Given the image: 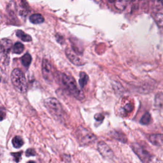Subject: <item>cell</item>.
<instances>
[{
  "instance_id": "52a82bcc",
  "label": "cell",
  "mask_w": 163,
  "mask_h": 163,
  "mask_svg": "<svg viewBox=\"0 0 163 163\" xmlns=\"http://www.w3.org/2000/svg\"><path fill=\"white\" fill-rule=\"evenodd\" d=\"M42 74L44 78L48 81L53 79V68L50 63L46 59H43L42 62Z\"/></svg>"
},
{
  "instance_id": "7402d4cb",
  "label": "cell",
  "mask_w": 163,
  "mask_h": 163,
  "mask_svg": "<svg viewBox=\"0 0 163 163\" xmlns=\"http://www.w3.org/2000/svg\"><path fill=\"white\" fill-rule=\"evenodd\" d=\"M22 154V152H15V153H12L11 155L14 157V160L16 162H19L21 160V156Z\"/></svg>"
},
{
  "instance_id": "3957f363",
  "label": "cell",
  "mask_w": 163,
  "mask_h": 163,
  "mask_svg": "<svg viewBox=\"0 0 163 163\" xmlns=\"http://www.w3.org/2000/svg\"><path fill=\"white\" fill-rule=\"evenodd\" d=\"M76 137L81 146L89 145L97 140V137L94 133L82 126H79L77 129Z\"/></svg>"
},
{
  "instance_id": "f1b7e54d",
  "label": "cell",
  "mask_w": 163,
  "mask_h": 163,
  "mask_svg": "<svg viewBox=\"0 0 163 163\" xmlns=\"http://www.w3.org/2000/svg\"><path fill=\"white\" fill-rule=\"evenodd\" d=\"M161 3H162V4L163 5V0H161Z\"/></svg>"
},
{
  "instance_id": "d4e9b609",
  "label": "cell",
  "mask_w": 163,
  "mask_h": 163,
  "mask_svg": "<svg viewBox=\"0 0 163 163\" xmlns=\"http://www.w3.org/2000/svg\"><path fill=\"white\" fill-rule=\"evenodd\" d=\"M56 40L58 41V42H59V43L63 44V43H65V39H64V38L62 35H60L58 34V35H56Z\"/></svg>"
},
{
  "instance_id": "4fadbf2b",
  "label": "cell",
  "mask_w": 163,
  "mask_h": 163,
  "mask_svg": "<svg viewBox=\"0 0 163 163\" xmlns=\"http://www.w3.org/2000/svg\"><path fill=\"white\" fill-rule=\"evenodd\" d=\"M30 20L34 24H40L44 22V17L39 14H33L30 17Z\"/></svg>"
},
{
  "instance_id": "44dd1931",
  "label": "cell",
  "mask_w": 163,
  "mask_h": 163,
  "mask_svg": "<svg viewBox=\"0 0 163 163\" xmlns=\"http://www.w3.org/2000/svg\"><path fill=\"white\" fill-rule=\"evenodd\" d=\"M115 5L117 9L122 10L126 8V3L124 0H116Z\"/></svg>"
},
{
  "instance_id": "1f68e13d",
  "label": "cell",
  "mask_w": 163,
  "mask_h": 163,
  "mask_svg": "<svg viewBox=\"0 0 163 163\" xmlns=\"http://www.w3.org/2000/svg\"><path fill=\"white\" fill-rule=\"evenodd\" d=\"M0 81H1V78H0Z\"/></svg>"
},
{
  "instance_id": "603a6c76",
  "label": "cell",
  "mask_w": 163,
  "mask_h": 163,
  "mask_svg": "<svg viewBox=\"0 0 163 163\" xmlns=\"http://www.w3.org/2000/svg\"><path fill=\"white\" fill-rule=\"evenodd\" d=\"M133 105L131 103H127L126 104L124 108H123V110L125 112V113H129L131 112L132 110H133Z\"/></svg>"
},
{
  "instance_id": "4dcf8cb0",
  "label": "cell",
  "mask_w": 163,
  "mask_h": 163,
  "mask_svg": "<svg viewBox=\"0 0 163 163\" xmlns=\"http://www.w3.org/2000/svg\"><path fill=\"white\" fill-rule=\"evenodd\" d=\"M132 2H134V1H135V0H132Z\"/></svg>"
},
{
  "instance_id": "484cf974",
  "label": "cell",
  "mask_w": 163,
  "mask_h": 163,
  "mask_svg": "<svg viewBox=\"0 0 163 163\" xmlns=\"http://www.w3.org/2000/svg\"><path fill=\"white\" fill-rule=\"evenodd\" d=\"M104 117L103 114H96L94 115V119L97 121H102L104 119Z\"/></svg>"
},
{
  "instance_id": "8992f818",
  "label": "cell",
  "mask_w": 163,
  "mask_h": 163,
  "mask_svg": "<svg viewBox=\"0 0 163 163\" xmlns=\"http://www.w3.org/2000/svg\"><path fill=\"white\" fill-rule=\"evenodd\" d=\"M98 150L100 154L106 159H112L114 154L111 148L104 142H99L98 143Z\"/></svg>"
},
{
  "instance_id": "e0dca14e",
  "label": "cell",
  "mask_w": 163,
  "mask_h": 163,
  "mask_svg": "<svg viewBox=\"0 0 163 163\" xmlns=\"http://www.w3.org/2000/svg\"><path fill=\"white\" fill-rule=\"evenodd\" d=\"M155 105L159 108L163 107V93H159L155 97Z\"/></svg>"
},
{
  "instance_id": "ba28073f",
  "label": "cell",
  "mask_w": 163,
  "mask_h": 163,
  "mask_svg": "<svg viewBox=\"0 0 163 163\" xmlns=\"http://www.w3.org/2000/svg\"><path fill=\"white\" fill-rule=\"evenodd\" d=\"M65 53L68 59L73 65L76 66H82L84 65V62L79 57V55L76 53L71 48H67L65 50Z\"/></svg>"
},
{
  "instance_id": "d6986e66",
  "label": "cell",
  "mask_w": 163,
  "mask_h": 163,
  "mask_svg": "<svg viewBox=\"0 0 163 163\" xmlns=\"http://www.w3.org/2000/svg\"><path fill=\"white\" fill-rule=\"evenodd\" d=\"M151 121V115L149 112H146L140 119V123L142 125H148Z\"/></svg>"
},
{
  "instance_id": "ffe728a7",
  "label": "cell",
  "mask_w": 163,
  "mask_h": 163,
  "mask_svg": "<svg viewBox=\"0 0 163 163\" xmlns=\"http://www.w3.org/2000/svg\"><path fill=\"white\" fill-rule=\"evenodd\" d=\"M155 20L157 24L162 28L163 27V14L158 13L155 16Z\"/></svg>"
},
{
  "instance_id": "9a60e30c",
  "label": "cell",
  "mask_w": 163,
  "mask_h": 163,
  "mask_svg": "<svg viewBox=\"0 0 163 163\" xmlns=\"http://www.w3.org/2000/svg\"><path fill=\"white\" fill-rule=\"evenodd\" d=\"M31 61H32L31 56L28 53L24 54L21 58L22 64L26 68H28L30 66Z\"/></svg>"
},
{
  "instance_id": "83f0119b",
  "label": "cell",
  "mask_w": 163,
  "mask_h": 163,
  "mask_svg": "<svg viewBox=\"0 0 163 163\" xmlns=\"http://www.w3.org/2000/svg\"><path fill=\"white\" fill-rule=\"evenodd\" d=\"M28 163H36L35 161H33V160H30L29 162H28Z\"/></svg>"
},
{
  "instance_id": "277c9868",
  "label": "cell",
  "mask_w": 163,
  "mask_h": 163,
  "mask_svg": "<svg viewBox=\"0 0 163 163\" xmlns=\"http://www.w3.org/2000/svg\"><path fill=\"white\" fill-rule=\"evenodd\" d=\"M44 104L50 113L57 118L62 116L63 108L59 101L54 98H49L45 100Z\"/></svg>"
},
{
  "instance_id": "5b68a950",
  "label": "cell",
  "mask_w": 163,
  "mask_h": 163,
  "mask_svg": "<svg viewBox=\"0 0 163 163\" xmlns=\"http://www.w3.org/2000/svg\"><path fill=\"white\" fill-rule=\"evenodd\" d=\"M131 147L134 154L138 156L142 163H150L151 160L150 154L138 143H133Z\"/></svg>"
},
{
  "instance_id": "4316f807",
  "label": "cell",
  "mask_w": 163,
  "mask_h": 163,
  "mask_svg": "<svg viewBox=\"0 0 163 163\" xmlns=\"http://www.w3.org/2000/svg\"><path fill=\"white\" fill-rule=\"evenodd\" d=\"M5 116H6L5 113L4 112H3V111L0 110V121H3L5 119Z\"/></svg>"
},
{
  "instance_id": "7a4b0ae2",
  "label": "cell",
  "mask_w": 163,
  "mask_h": 163,
  "mask_svg": "<svg viewBox=\"0 0 163 163\" xmlns=\"http://www.w3.org/2000/svg\"><path fill=\"white\" fill-rule=\"evenodd\" d=\"M11 80L15 89L20 93L27 91L28 84L24 73L19 68L14 69L11 74Z\"/></svg>"
},
{
  "instance_id": "7c38bea8",
  "label": "cell",
  "mask_w": 163,
  "mask_h": 163,
  "mask_svg": "<svg viewBox=\"0 0 163 163\" xmlns=\"http://www.w3.org/2000/svg\"><path fill=\"white\" fill-rule=\"evenodd\" d=\"M89 81V76L85 72L81 71L80 73V78H79V86L81 89H83L87 84Z\"/></svg>"
},
{
  "instance_id": "2e32d148",
  "label": "cell",
  "mask_w": 163,
  "mask_h": 163,
  "mask_svg": "<svg viewBox=\"0 0 163 163\" xmlns=\"http://www.w3.org/2000/svg\"><path fill=\"white\" fill-rule=\"evenodd\" d=\"M24 142L22 138L19 136H16L12 140V144L15 149H19L23 146Z\"/></svg>"
},
{
  "instance_id": "cb8c5ba5",
  "label": "cell",
  "mask_w": 163,
  "mask_h": 163,
  "mask_svg": "<svg viewBox=\"0 0 163 163\" xmlns=\"http://www.w3.org/2000/svg\"><path fill=\"white\" fill-rule=\"evenodd\" d=\"M36 155V152L33 149H28L25 152V155L27 157L30 156H35Z\"/></svg>"
},
{
  "instance_id": "6da1fadb",
  "label": "cell",
  "mask_w": 163,
  "mask_h": 163,
  "mask_svg": "<svg viewBox=\"0 0 163 163\" xmlns=\"http://www.w3.org/2000/svg\"><path fill=\"white\" fill-rule=\"evenodd\" d=\"M61 81L64 87L70 94L80 100L84 98V94L78 88L74 78L66 74H62Z\"/></svg>"
},
{
  "instance_id": "5bb4252c",
  "label": "cell",
  "mask_w": 163,
  "mask_h": 163,
  "mask_svg": "<svg viewBox=\"0 0 163 163\" xmlns=\"http://www.w3.org/2000/svg\"><path fill=\"white\" fill-rule=\"evenodd\" d=\"M16 35L18 38H19L21 40L26 42H29L32 40V38L30 35L26 34L22 30H18L16 32Z\"/></svg>"
},
{
  "instance_id": "9c48e42d",
  "label": "cell",
  "mask_w": 163,
  "mask_h": 163,
  "mask_svg": "<svg viewBox=\"0 0 163 163\" xmlns=\"http://www.w3.org/2000/svg\"><path fill=\"white\" fill-rule=\"evenodd\" d=\"M150 142L155 146H160L163 143V134H151L149 138Z\"/></svg>"
},
{
  "instance_id": "8fae6325",
  "label": "cell",
  "mask_w": 163,
  "mask_h": 163,
  "mask_svg": "<svg viewBox=\"0 0 163 163\" xmlns=\"http://www.w3.org/2000/svg\"><path fill=\"white\" fill-rule=\"evenodd\" d=\"M111 136L117 141H119L123 143H126L127 142V138L126 135L121 131H113L112 132Z\"/></svg>"
},
{
  "instance_id": "30bf717a",
  "label": "cell",
  "mask_w": 163,
  "mask_h": 163,
  "mask_svg": "<svg viewBox=\"0 0 163 163\" xmlns=\"http://www.w3.org/2000/svg\"><path fill=\"white\" fill-rule=\"evenodd\" d=\"M12 47V42L8 39H3L0 41V48L5 53H8Z\"/></svg>"
},
{
  "instance_id": "f546056e",
  "label": "cell",
  "mask_w": 163,
  "mask_h": 163,
  "mask_svg": "<svg viewBox=\"0 0 163 163\" xmlns=\"http://www.w3.org/2000/svg\"><path fill=\"white\" fill-rule=\"evenodd\" d=\"M124 1H125V2H127V1H129V0H124Z\"/></svg>"
},
{
  "instance_id": "ac0fdd59",
  "label": "cell",
  "mask_w": 163,
  "mask_h": 163,
  "mask_svg": "<svg viewBox=\"0 0 163 163\" xmlns=\"http://www.w3.org/2000/svg\"><path fill=\"white\" fill-rule=\"evenodd\" d=\"M24 50V46L20 42L16 43L13 47V52L17 54L21 53Z\"/></svg>"
}]
</instances>
